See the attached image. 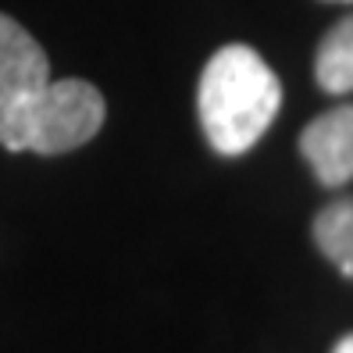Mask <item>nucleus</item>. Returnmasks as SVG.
I'll use <instances>...</instances> for the list:
<instances>
[{
	"instance_id": "2",
	"label": "nucleus",
	"mask_w": 353,
	"mask_h": 353,
	"mask_svg": "<svg viewBox=\"0 0 353 353\" xmlns=\"http://www.w3.org/2000/svg\"><path fill=\"white\" fill-rule=\"evenodd\" d=\"M103 114L108 108L97 86L82 79H47L39 90L0 108V143L14 154H68L100 132Z\"/></svg>"
},
{
	"instance_id": "4",
	"label": "nucleus",
	"mask_w": 353,
	"mask_h": 353,
	"mask_svg": "<svg viewBox=\"0 0 353 353\" xmlns=\"http://www.w3.org/2000/svg\"><path fill=\"white\" fill-rule=\"evenodd\" d=\"M47 79H50V61L43 47L14 18L0 14V108L39 90Z\"/></svg>"
},
{
	"instance_id": "3",
	"label": "nucleus",
	"mask_w": 353,
	"mask_h": 353,
	"mask_svg": "<svg viewBox=\"0 0 353 353\" xmlns=\"http://www.w3.org/2000/svg\"><path fill=\"white\" fill-rule=\"evenodd\" d=\"M300 154L321 185H346L353 179V103L332 108L310 121L300 132Z\"/></svg>"
},
{
	"instance_id": "7",
	"label": "nucleus",
	"mask_w": 353,
	"mask_h": 353,
	"mask_svg": "<svg viewBox=\"0 0 353 353\" xmlns=\"http://www.w3.org/2000/svg\"><path fill=\"white\" fill-rule=\"evenodd\" d=\"M332 353H353V332H350V336H343L336 346H332Z\"/></svg>"
},
{
	"instance_id": "8",
	"label": "nucleus",
	"mask_w": 353,
	"mask_h": 353,
	"mask_svg": "<svg viewBox=\"0 0 353 353\" xmlns=\"http://www.w3.org/2000/svg\"><path fill=\"white\" fill-rule=\"evenodd\" d=\"M336 4H350V0H336Z\"/></svg>"
},
{
	"instance_id": "1",
	"label": "nucleus",
	"mask_w": 353,
	"mask_h": 353,
	"mask_svg": "<svg viewBox=\"0 0 353 353\" xmlns=\"http://www.w3.org/2000/svg\"><path fill=\"white\" fill-rule=\"evenodd\" d=\"M196 108L207 143L225 157H239L272 129L282 108V82L254 47L228 43L207 61Z\"/></svg>"
},
{
	"instance_id": "5",
	"label": "nucleus",
	"mask_w": 353,
	"mask_h": 353,
	"mask_svg": "<svg viewBox=\"0 0 353 353\" xmlns=\"http://www.w3.org/2000/svg\"><path fill=\"white\" fill-rule=\"evenodd\" d=\"M314 75L325 93H350L353 90V14L336 22L314 57Z\"/></svg>"
},
{
	"instance_id": "6",
	"label": "nucleus",
	"mask_w": 353,
	"mask_h": 353,
	"mask_svg": "<svg viewBox=\"0 0 353 353\" xmlns=\"http://www.w3.org/2000/svg\"><path fill=\"white\" fill-rule=\"evenodd\" d=\"M314 243L346 279H353V196L332 200L325 211H318Z\"/></svg>"
}]
</instances>
